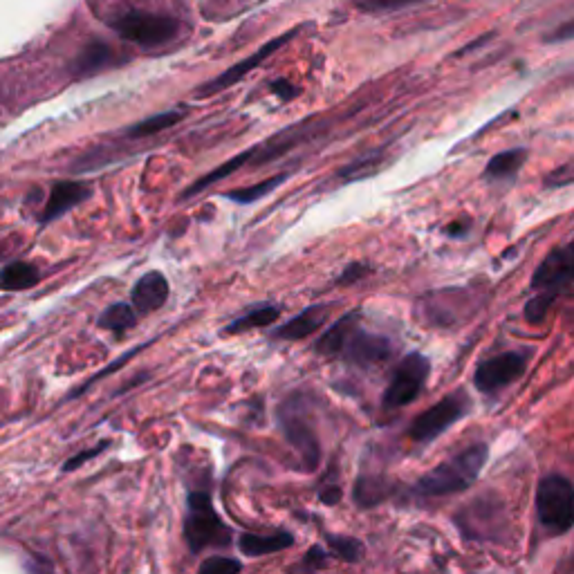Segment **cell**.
I'll use <instances>...</instances> for the list:
<instances>
[{"instance_id":"obj_1","label":"cell","mask_w":574,"mask_h":574,"mask_svg":"<svg viewBox=\"0 0 574 574\" xmlns=\"http://www.w3.org/2000/svg\"><path fill=\"white\" fill-rule=\"evenodd\" d=\"M487 458H489L487 444L483 442L471 444V447L462 449L453 458L440 462V465L431 469L429 474H424L418 480V485H415V492L427 498H444L467 492V489L478 480Z\"/></svg>"},{"instance_id":"obj_2","label":"cell","mask_w":574,"mask_h":574,"mask_svg":"<svg viewBox=\"0 0 574 574\" xmlns=\"http://www.w3.org/2000/svg\"><path fill=\"white\" fill-rule=\"evenodd\" d=\"M184 541L193 554L207 548H227L231 543V527L216 512L209 492H191L187 496V516H184Z\"/></svg>"},{"instance_id":"obj_3","label":"cell","mask_w":574,"mask_h":574,"mask_svg":"<svg viewBox=\"0 0 574 574\" xmlns=\"http://www.w3.org/2000/svg\"><path fill=\"white\" fill-rule=\"evenodd\" d=\"M279 429L283 433L285 442L299 453L301 462L308 471H314L321 462V442L319 435L314 431L310 406L305 395L294 393L279 406Z\"/></svg>"},{"instance_id":"obj_4","label":"cell","mask_w":574,"mask_h":574,"mask_svg":"<svg viewBox=\"0 0 574 574\" xmlns=\"http://www.w3.org/2000/svg\"><path fill=\"white\" fill-rule=\"evenodd\" d=\"M110 27H113L124 41L140 45L144 50H155L178 39L182 23L178 18L166 14L128 9V12L110 18Z\"/></svg>"},{"instance_id":"obj_5","label":"cell","mask_w":574,"mask_h":574,"mask_svg":"<svg viewBox=\"0 0 574 574\" xmlns=\"http://www.w3.org/2000/svg\"><path fill=\"white\" fill-rule=\"evenodd\" d=\"M536 516L545 530L566 534L574 523V489L561 474L545 476L536 487Z\"/></svg>"},{"instance_id":"obj_6","label":"cell","mask_w":574,"mask_h":574,"mask_svg":"<svg viewBox=\"0 0 574 574\" xmlns=\"http://www.w3.org/2000/svg\"><path fill=\"white\" fill-rule=\"evenodd\" d=\"M308 133V131H305ZM303 131H296V133H287L285 140H274L270 144H261V146H254V148H249V151H243L240 155H236L234 160H229L225 164H220L218 169L214 171H209L207 175H202L200 180H196L191 184V187L182 193V198H191V196H198V193L202 191H207L211 184L214 182H220V180H225L229 178L231 173H236L238 169H243L245 164H254V166H261V164H267V162H272L276 160V157H281L283 153L290 151V148H294L296 144H299L303 137H305Z\"/></svg>"},{"instance_id":"obj_7","label":"cell","mask_w":574,"mask_h":574,"mask_svg":"<svg viewBox=\"0 0 574 574\" xmlns=\"http://www.w3.org/2000/svg\"><path fill=\"white\" fill-rule=\"evenodd\" d=\"M469 409H471V402L462 391L442 397L438 404H433L431 409L420 413L418 418L411 422L409 435L415 442L429 444L435 438H440L444 431H449L453 424L465 418Z\"/></svg>"},{"instance_id":"obj_8","label":"cell","mask_w":574,"mask_h":574,"mask_svg":"<svg viewBox=\"0 0 574 574\" xmlns=\"http://www.w3.org/2000/svg\"><path fill=\"white\" fill-rule=\"evenodd\" d=\"M431 375V361L422 353L406 355L395 366L391 384L384 391V409H402L422 393Z\"/></svg>"},{"instance_id":"obj_9","label":"cell","mask_w":574,"mask_h":574,"mask_svg":"<svg viewBox=\"0 0 574 574\" xmlns=\"http://www.w3.org/2000/svg\"><path fill=\"white\" fill-rule=\"evenodd\" d=\"M527 361H530V355L518 353V350L485 359L483 364L476 368L474 384L480 393L494 395L498 391H503L509 384H514L518 377H523Z\"/></svg>"},{"instance_id":"obj_10","label":"cell","mask_w":574,"mask_h":574,"mask_svg":"<svg viewBox=\"0 0 574 574\" xmlns=\"http://www.w3.org/2000/svg\"><path fill=\"white\" fill-rule=\"evenodd\" d=\"M299 32H301V27H294L292 32H285V34H281V36H276V39L267 41V43L263 45V48H258V50L252 54V57H247V59H243V61L234 63V66H231L229 70H225L222 74H218V77L207 81L205 86L196 90V95H198L200 99H207V97H211V95H216V92H222V90L231 88V86H234V83H238L240 79H243L245 74H249V72L256 70V68H261L263 63L272 57V54L279 52V50L283 48V45L290 43Z\"/></svg>"},{"instance_id":"obj_11","label":"cell","mask_w":574,"mask_h":574,"mask_svg":"<svg viewBox=\"0 0 574 574\" xmlns=\"http://www.w3.org/2000/svg\"><path fill=\"white\" fill-rule=\"evenodd\" d=\"M572 243H566L563 247L552 249V252L545 256V261L536 267V272L532 276V287L539 290V294H550L557 299V296L570 292L572 287Z\"/></svg>"},{"instance_id":"obj_12","label":"cell","mask_w":574,"mask_h":574,"mask_svg":"<svg viewBox=\"0 0 574 574\" xmlns=\"http://www.w3.org/2000/svg\"><path fill=\"white\" fill-rule=\"evenodd\" d=\"M393 355V344L382 335H373V332L361 330L355 326L348 332V337L341 346L339 357H344L350 364L359 368H370L377 364H384L386 359Z\"/></svg>"},{"instance_id":"obj_13","label":"cell","mask_w":574,"mask_h":574,"mask_svg":"<svg viewBox=\"0 0 574 574\" xmlns=\"http://www.w3.org/2000/svg\"><path fill=\"white\" fill-rule=\"evenodd\" d=\"M171 285L162 272H148L133 287V310L137 314H151L169 301Z\"/></svg>"},{"instance_id":"obj_14","label":"cell","mask_w":574,"mask_h":574,"mask_svg":"<svg viewBox=\"0 0 574 574\" xmlns=\"http://www.w3.org/2000/svg\"><path fill=\"white\" fill-rule=\"evenodd\" d=\"M88 198H90V187H88V184L72 182V180L54 184L52 191H50V198H48V202H45V209H43V214H41L39 220L43 222V225H45V222L57 220L63 214H68L72 207L81 205V202L88 200Z\"/></svg>"},{"instance_id":"obj_15","label":"cell","mask_w":574,"mask_h":574,"mask_svg":"<svg viewBox=\"0 0 574 574\" xmlns=\"http://www.w3.org/2000/svg\"><path fill=\"white\" fill-rule=\"evenodd\" d=\"M328 312L330 305H310V308H305L301 314H296L294 319L283 323L281 328H276L272 337L283 341H299L310 337L312 332L323 328V323L328 321Z\"/></svg>"},{"instance_id":"obj_16","label":"cell","mask_w":574,"mask_h":574,"mask_svg":"<svg viewBox=\"0 0 574 574\" xmlns=\"http://www.w3.org/2000/svg\"><path fill=\"white\" fill-rule=\"evenodd\" d=\"M117 61H124V57H119L106 41H90L86 48L79 52V57L74 59V74H77V77H88V74H97L115 66Z\"/></svg>"},{"instance_id":"obj_17","label":"cell","mask_w":574,"mask_h":574,"mask_svg":"<svg viewBox=\"0 0 574 574\" xmlns=\"http://www.w3.org/2000/svg\"><path fill=\"white\" fill-rule=\"evenodd\" d=\"M294 545V536L290 532H276V534H240L238 550L245 557H267V554L283 552Z\"/></svg>"},{"instance_id":"obj_18","label":"cell","mask_w":574,"mask_h":574,"mask_svg":"<svg viewBox=\"0 0 574 574\" xmlns=\"http://www.w3.org/2000/svg\"><path fill=\"white\" fill-rule=\"evenodd\" d=\"M395 494V485L384 476H359L353 487V501L359 509L382 505Z\"/></svg>"},{"instance_id":"obj_19","label":"cell","mask_w":574,"mask_h":574,"mask_svg":"<svg viewBox=\"0 0 574 574\" xmlns=\"http://www.w3.org/2000/svg\"><path fill=\"white\" fill-rule=\"evenodd\" d=\"M359 319H361L359 310L344 314V317H341L337 323H332V326L323 332L317 341V346H314V350H317L319 355H326V357H339L341 346H344L348 332L353 330L355 326H359Z\"/></svg>"},{"instance_id":"obj_20","label":"cell","mask_w":574,"mask_h":574,"mask_svg":"<svg viewBox=\"0 0 574 574\" xmlns=\"http://www.w3.org/2000/svg\"><path fill=\"white\" fill-rule=\"evenodd\" d=\"M525 160H527L525 148H509V151L496 153L485 166V178L492 182H503V180L514 178V175L521 171Z\"/></svg>"},{"instance_id":"obj_21","label":"cell","mask_w":574,"mask_h":574,"mask_svg":"<svg viewBox=\"0 0 574 574\" xmlns=\"http://www.w3.org/2000/svg\"><path fill=\"white\" fill-rule=\"evenodd\" d=\"M281 317V310L276 308V305H258V308H252L249 312H245L243 317H238L236 321H231L229 326L225 328L227 335H240V332H247L252 328H265V326H272V323Z\"/></svg>"},{"instance_id":"obj_22","label":"cell","mask_w":574,"mask_h":574,"mask_svg":"<svg viewBox=\"0 0 574 574\" xmlns=\"http://www.w3.org/2000/svg\"><path fill=\"white\" fill-rule=\"evenodd\" d=\"M184 115H187V108H173V110H166V113H160V115H153V117H148L144 119V122H137L135 126H131L126 131L128 137H151V135H157V133H162L166 131V128H173L175 124H180Z\"/></svg>"},{"instance_id":"obj_23","label":"cell","mask_w":574,"mask_h":574,"mask_svg":"<svg viewBox=\"0 0 574 574\" xmlns=\"http://www.w3.org/2000/svg\"><path fill=\"white\" fill-rule=\"evenodd\" d=\"M41 279V272L30 263H12L0 272V290H27L34 287Z\"/></svg>"},{"instance_id":"obj_24","label":"cell","mask_w":574,"mask_h":574,"mask_svg":"<svg viewBox=\"0 0 574 574\" xmlns=\"http://www.w3.org/2000/svg\"><path fill=\"white\" fill-rule=\"evenodd\" d=\"M135 323H137V312L133 310V305L128 303L108 305L99 317V328L115 332V335H122V332L135 328Z\"/></svg>"},{"instance_id":"obj_25","label":"cell","mask_w":574,"mask_h":574,"mask_svg":"<svg viewBox=\"0 0 574 574\" xmlns=\"http://www.w3.org/2000/svg\"><path fill=\"white\" fill-rule=\"evenodd\" d=\"M290 178L287 173H279V175H272V178H267L258 184H252V187H243V189H236V191H227L225 198L227 200H234L238 205H252V202L261 200L265 196H270L274 189H279L281 184Z\"/></svg>"},{"instance_id":"obj_26","label":"cell","mask_w":574,"mask_h":574,"mask_svg":"<svg viewBox=\"0 0 574 574\" xmlns=\"http://www.w3.org/2000/svg\"><path fill=\"white\" fill-rule=\"evenodd\" d=\"M326 543H328L332 557H337V559L346 561V563H359L361 559H364V554H366L364 543H361L359 539H355V536L326 532Z\"/></svg>"},{"instance_id":"obj_27","label":"cell","mask_w":574,"mask_h":574,"mask_svg":"<svg viewBox=\"0 0 574 574\" xmlns=\"http://www.w3.org/2000/svg\"><path fill=\"white\" fill-rule=\"evenodd\" d=\"M415 3H422V0H355L359 12H366V14L397 12V9L409 7Z\"/></svg>"},{"instance_id":"obj_28","label":"cell","mask_w":574,"mask_h":574,"mask_svg":"<svg viewBox=\"0 0 574 574\" xmlns=\"http://www.w3.org/2000/svg\"><path fill=\"white\" fill-rule=\"evenodd\" d=\"M243 563L231 557H209L200 563L198 574H240Z\"/></svg>"},{"instance_id":"obj_29","label":"cell","mask_w":574,"mask_h":574,"mask_svg":"<svg viewBox=\"0 0 574 574\" xmlns=\"http://www.w3.org/2000/svg\"><path fill=\"white\" fill-rule=\"evenodd\" d=\"M554 301L557 299H554V296H550V294H536L534 299L527 301V305H525L527 323H534V326L536 323H543L545 317H548V312H550Z\"/></svg>"},{"instance_id":"obj_30","label":"cell","mask_w":574,"mask_h":574,"mask_svg":"<svg viewBox=\"0 0 574 574\" xmlns=\"http://www.w3.org/2000/svg\"><path fill=\"white\" fill-rule=\"evenodd\" d=\"M106 447H110V440H104V442H99L97 447H92L90 451H81V453H77V456L74 458H70L66 465H63V469L66 471H74V469H79L83 462H88V460H92V458H97L99 453H104L106 451Z\"/></svg>"},{"instance_id":"obj_31","label":"cell","mask_w":574,"mask_h":574,"mask_svg":"<svg viewBox=\"0 0 574 574\" xmlns=\"http://www.w3.org/2000/svg\"><path fill=\"white\" fill-rule=\"evenodd\" d=\"M328 557H330V554L323 550L321 545H312V548L308 550V554H305L303 566L308 568V570H321V568L328 566Z\"/></svg>"},{"instance_id":"obj_32","label":"cell","mask_w":574,"mask_h":574,"mask_svg":"<svg viewBox=\"0 0 574 574\" xmlns=\"http://www.w3.org/2000/svg\"><path fill=\"white\" fill-rule=\"evenodd\" d=\"M270 90L274 92L276 97L283 99V101H290V99H294L296 95H299V88H296L294 83L287 81V79H274V81H270Z\"/></svg>"},{"instance_id":"obj_33","label":"cell","mask_w":574,"mask_h":574,"mask_svg":"<svg viewBox=\"0 0 574 574\" xmlns=\"http://www.w3.org/2000/svg\"><path fill=\"white\" fill-rule=\"evenodd\" d=\"M370 272L368 265H361V263H350L344 272L339 276V285H350V283H357L361 281V276H366Z\"/></svg>"},{"instance_id":"obj_34","label":"cell","mask_w":574,"mask_h":574,"mask_svg":"<svg viewBox=\"0 0 574 574\" xmlns=\"http://www.w3.org/2000/svg\"><path fill=\"white\" fill-rule=\"evenodd\" d=\"M572 166L570 164H566V166H561V169H557L554 171L548 180H545V184H548V187L552 189V187H568V184L572 182Z\"/></svg>"},{"instance_id":"obj_35","label":"cell","mask_w":574,"mask_h":574,"mask_svg":"<svg viewBox=\"0 0 574 574\" xmlns=\"http://www.w3.org/2000/svg\"><path fill=\"white\" fill-rule=\"evenodd\" d=\"M572 32H574V25H572V21H568L566 25H561V30H557L552 36H548V39H545V41H548V43H552V41H557V43L559 41H570Z\"/></svg>"},{"instance_id":"obj_36","label":"cell","mask_w":574,"mask_h":574,"mask_svg":"<svg viewBox=\"0 0 574 574\" xmlns=\"http://www.w3.org/2000/svg\"><path fill=\"white\" fill-rule=\"evenodd\" d=\"M469 231V222H453V225L447 227V234L451 238H462Z\"/></svg>"}]
</instances>
